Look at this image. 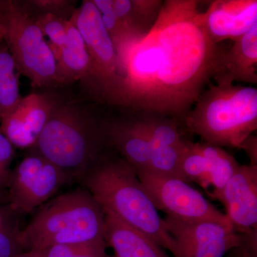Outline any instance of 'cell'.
<instances>
[{
  "mask_svg": "<svg viewBox=\"0 0 257 257\" xmlns=\"http://www.w3.org/2000/svg\"><path fill=\"white\" fill-rule=\"evenodd\" d=\"M197 0H165L146 36L116 51L119 86L114 106L182 122L198 96L224 69L228 47L213 43Z\"/></svg>",
  "mask_w": 257,
  "mask_h": 257,
  "instance_id": "obj_1",
  "label": "cell"
},
{
  "mask_svg": "<svg viewBox=\"0 0 257 257\" xmlns=\"http://www.w3.org/2000/svg\"><path fill=\"white\" fill-rule=\"evenodd\" d=\"M84 181L103 209L148 235L173 257L178 256L177 243L133 166L121 157L103 155Z\"/></svg>",
  "mask_w": 257,
  "mask_h": 257,
  "instance_id": "obj_2",
  "label": "cell"
},
{
  "mask_svg": "<svg viewBox=\"0 0 257 257\" xmlns=\"http://www.w3.org/2000/svg\"><path fill=\"white\" fill-rule=\"evenodd\" d=\"M181 124L203 143L239 148L257 130V89L211 83L198 96Z\"/></svg>",
  "mask_w": 257,
  "mask_h": 257,
  "instance_id": "obj_3",
  "label": "cell"
},
{
  "mask_svg": "<svg viewBox=\"0 0 257 257\" xmlns=\"http://www.w3.org/2000/svg\"><path fill=\"white\" fill-rule=\"evenodd\" d=\"M105 214L87 189H76L51 199L23 228L25 251L57 245L104 241Z\"/></svg>",
  "mask_w": 257,
  "mask_h": 257,
  "instance_id": "obj_4",
  "label": "cell"
},
{
  "mask_svg": "<svg viewBox=\"0 0 257 257\" xmlns=\"http://www.w3.org/2000/svg\"><path fill=\"white\" fill-rule=\"evenodd\" d=\"M107 146L104 124L75 105L57 104L34 150L71 179H83Z\"/></svg>",
  "mask_w": 257,
  "mask_h": 257,
  "instance_id": "obj_5",
  "label": "cell"
},
{
  "mask_svg": "<svg viewBox=\"0 0 257 257\" xmlns=\"http://www.w3.org/2000/svg\"><path fill=\"white\" fill-rule=\"evenodd\" d=\"M2 37L18 72L37 87L57 85V62L45 36L20 1H0Z\"/></svg>",
  "mask_w": 257,
  "mask_h": 257,
  "instance_id": "obj_6",
  "label": "cell"
},
{
  "mask_svg": "<svg viewBox=\"0 0 257 257\" xmlns=\"http://www.w3.org/2000/svg\"><path fill=\"white\" fill-rule=\"evenodd\" d=\"M69 20L82 35L89 55V74L84 82L88 91L99 102L114 106L119 85V63L99 11L92 0H85Z\"/></svg>",
  "mask_w": 257,
  "mask_h": 257,
  "instance_id": "obj_7",
  "label": "cell"
},
{
  "mask_svg": "<svg viewBox=\"0 0 257 257\" xmlns=\"http://www.w3.org/2000/svg\"><path fill=\"white\" fill-rule=\"evenodd\" d=\"M137 174L157 210L166 216L184 222L211 221L231 226L224 213L185 181L148 170Z\"/></svg>",
  "mask_w": 257,
  "mask_h": 257,
  "instance_id": "obj_8",
  "label": "cell"
},
{
  "mask_svg": "<svg viewBox=\"0 0 257 257\" xmlns=\"http://www.w3.org/2000/svg\"><path fill=\"white\" fill-rule=\"evenodd\" d=\"M32 150L12 170L8 185L7 204L18 215L41 207L69 180L58 167Z\"/></svg>",
  "mask_w": 257,
  "mask_h": 257,
  "instance_id": "obj_9",
  "label": "cell"
},
{
  "mask_svg": "<svg viewBox=\"0 0 257 257\" xmlns=\"http://www.w3.org/2000/svg\"><path fill=\"white\" fill-rule=\"evenodd\" d=\"M216 199L222 203L242 246L257 256V165H239Z\"/></svg>",
  "mask_w": 257,
  "mask_h": 257,
  "instance_id": "obj_10",
  "label": "cell"
},
{
  "mask_svg": "<svg viewBox=\"0 0 257 257\" xmlns=\"http://www.w3.org/2000/svg\"><path fill=\"white\" fill-rule=\"evenodd\" d=\"M164 220L177 243V257H224L243 245L242 236L231 226L215 221L184 222L168 216Z\"/></svg>",
  "mask_w": 257,
  "mask_h": 257,
  "instance_id": "obj_11",
  "label": "cell"
},
{
  "mask_svg": "<svg viewBox=\"0 0 257 257\" xmlns=\"http://www.w3.org/2000/svg\"><path fill=\"white\" fill-rule=\"evenodd\" d=\"M239 165L221 147L189 140L179 165V177L205 189L212 188L211 196L216 199Z\"/></svg>",
  "mask_w": 257,
  "mask_h": 257,
  "instance_id": "obj_12",
  "label": "cell"
},
{
  "mask_svg": "<svg viewBox=\"0 0 257 257\" xmlns=\"http://www.w3.org/2000/svg\"><path fill=\"white\" fill-rule=\"evenodd\" d=\"M140 113L150 140L147 170L179 178V165L189 142L181 133L182 124L178 120L165 115Z\"/></svg>",
  "mask_w": 257,
  "mask_h": 257,
  "instance_id": "obj_13",
  "label": "cell"
},
{
  "mask_svg": "<svg viewBox=\"0 0 257 257\" xmlns=\"http://www.w3.org/2000/svg\"><path fill=\"white\" fill-rule=\"evenodd\" d=\"M57 104L49 94H29L0 121V130L15 148H33Z\"/></svg>",
  "mask_w": 257,
  "mask_h": 257,
  "instance_id": "obj_14",
  "label": "cell"
},
{
  "mask_svg": "<svg viewBox=\"0 0 257 257\" xmlns=\"http://www.w3.org/2000/svg\"><path fill=\"white\" fill-rule=\"evenodd\" d=\"M201 13L203 28L213 43L238 40L257 25L256 0H216Z\"/></svg>",
  "mask_w": 257,
  "mask_h": 257,
  "instance_id": "obj_15",
  "label": "cell"
},
{
  "mask_svg": "<svg viewBox=\"0 0 257 257\" xmlns=\"http://www.w3.org/2000/svg\"><path fill=\"white\" fill-rule=\"evenodd\" d=\"M130 111L128 118L104 123L106 143L135 170H147L150 146L146 127L140 113Z\"/></svg>",
  "mask_w": 257,
  "mask_h": 257,
  "instance_id": "obj_16",
  "label": "cell"
},
{
  "mask_svg": "<svg viewBox=\"0 0 257 257\" xmlns=\"http://www.w3.org/2000/svg\"><path fill=\"white\" fill-rule=\"evenodd\" d=\"M104 241L114 257H172L151 237L104 210Z\"/></svg>",
  "mask_w": 257,
  "mask_h": 257,
  "instance_id": "obj_17",
  "label": "cell"
},
{
  "mask_svg": "<svg viewBox=\"0 0 257 257\" xmlns=\"http://www.w3.org/2000/svg\"><path fill=\"white\" fill-rule=\"evenodd\" d=\"M257 84V25L226 51L224 72L215 84Z\"/></svg>",
  "mask_w": 257,
  "mask_h": 257,
  "instance_id": "obj_18",
  "label": "cell"
},
{
  "mask_svg": "<svg viewBox=\"0 0 257 257\" xmlns=\"http://www.w3.org/2000/svg\"><path fill=\"white\" fill-rule=\"evenodd\" d=\"M89 58L84 39L70 20L67 23V40L57 62V82L68 84L87 78Z\"/></svg>",
  "mask_w": 257,
  "mask_h": 257,
  "instance_id": "obj_19",
  "label": "cell"
},
{
  "mask_svg": "<svg viewBox=\"0 0 257 257\" xmlns=\"http://www.w3.org/2000/svg\"><path fill=\"white\" fill-rule=\"evenodd\" d=\"M114 12L135 40L151 31L160 17L162 0H112Z\"/></svg>",
  "mask_w": 257,
  "mask_h": 257,
  "instance_id": "obj_20",
  "label": "cell"
},
{
  "mask_svg": "<svg viewBox=\"0 0 257 257\" xmlns=\"http://www.w3.org/2000/svg\"><path fill=\"white\" fill-rule=\"evenodd\" d=\"M2 32V31H1ZM19 72L13 56L0 35V121L11 114L23 99Z\"/></svg>",
  "mask_w": 257,
  "mask_h": 257,
  "instance_id": "obj_21",
  "label": "cell"
},
{
  "mask_svg": "<svg viewBox=\"0 0 257 257\" xmlns=\"http://www.w3.org/2000/svg\"><path fill=\"white\" fill-rule=\"evenodd\" d=\"M18 214L8 204L0 203V257H14L24 252Z\"/></svg>",
  "mask_w": 257,
  "mask_h": 257,
  "instance_id": "obj_22",
  "label": "cell"
},
{
  "mask_svg": "<svg viewBox=\"0 0 257 257\" xmlns=\"http://www.w3.org/2000/svg\"><path fill=\"white\" fill-rule=\"evenodd\" d=\"M100 14L101 22L114 45L115 51L126 42L136 40L128 33L113 8L112 0H92Z\"/></svg>",
  "mask_w": 257,
  "mask_h": 257,
  "instance_id": "obj_23",
  "label": "cell"
},
{
  "mask_svg": "<svg viewBox=\"0 0 257 257\" xmlns=\"http://www.w3.org/2000/svg\"><path fill=\"white\" fill-rule=\"evenodd\" d=\"M20 3L32 18L48 14L69 21L77 9L76 2L69 0H28Z\"/></svg>",
  "mask_w": 257,
  "mask_h": 257,
  "instance_id": "obj_24",
  "label": "cell"
},
{
  "mask_svg": "<svg viewBox=\"0 0 257 257\" xmlns=\"http://www.w3.org/2000/svg\"><path fill=\"white\" fill-rule=\"evenodd\" d=\"M105 241L57 245L37 251L41 257H108Z\"/></svg>",
  "mask_w": 257,
  "mask_h": 257,
  "instance_id": "obj_25",
  "label": "cell"
},
{
  "mask_svg": "<svg viewBox=\"0 0 257 257\" xmlns=\"http://www.w3.org/2000/svg\"><path fill=\"white\" fill-rule=\"evenodd\" d=\"M41 30L44 36L49 38V42L63 47L67 40L68 21L52 15H39L32 18Z\"/></svg>",
  "mask_w": 257,
  "mask_h": 257,
  "instance_id": "obj_26",
  "label": "cell"
},
{
  "mask_svg": "<svg viewBox=\"0 0 257 257\" xmlns=\"http://www.w3.org/2000/svg\"><path fill=\"white\" fill-rule=\"evenodd\" d=\"M15 147L0 130V203L7 204V194L10 176L12 162L14 160Z\"/></svg>",
  "mask_w": 257,
  "mask_h": 257,
  "instance_id": "obj_27",
  "label": "cell"
},
{
  "mask_svg": "<svg viewBox=\"0 0 257 257\" xmlns=\"http://www.w3.org/2000/svg\"><path fill=\"white\" fill-rule=\"evenodd\" d=\"M239 149L244 150L250 160V165H257V137L251 135L239 145Z\"/></svg>",
  "mask_w": 257,
  "mask_h": 257,
  "instance_id": "obj_28",
  "label": "cell"
},
{
  "mask_svg": "<svg viewBox=\"0 0 257 257\" xmlns=\"http://www.w3.org/2000/svg\"><path fill=\"white\" fill-rule=\"evenodd\" d=\"M226 257H254L252 255L250 254L248 251H246L241 246L234 248V249L231 250L230 252L227 253V256Z\"/></svg>",
  "mask_w": 257,
  "mask_h": 257,
  "instance_id": "obj_29",
  "label": "cell"
},
{
  "mask_svg": "<svg viewBox=\"0 0 257 257\" xmlns=\"http://www.w3.org/2000/svg\"><path fill=\"white\" fill-rule=\"evenodd\" d=\"M14 257H41L40 253L37 251H26L19 253Z\"/></svg>",
  "mask_w": 257,
  "mask_h": 257,
  "instance_id": "obj_30",
  "label": "cell"
},
{
  "mask_svg": "<svg viewBox=\"0 0 257 257\" xmlns=\"http://www.w3.org/2000/svg\"><path fill=\"white\" fill-rule=\"evenodd\" d=\"M2 32H1V28H0V35H1Z\"/></svg>",
  "mask_w": 257,
  "mask_h": 257,
  "instance_id": "obj_31",
  "label": "cell"
},
{
  "mask_svg": "<svg viewBox=\"0 0 257 257\" xmlns=\"http://www.w3.org/2000/svg\"><path fill=\"white\" fill-rule=\"evenodd\" d=\"M108 257H114V256H108Z\"/></svg>",
  "mask_w": 257,
  "mask_h": 257,
  "instance_id": "obj_32",
  "label": "cell"
}]
</instances>
